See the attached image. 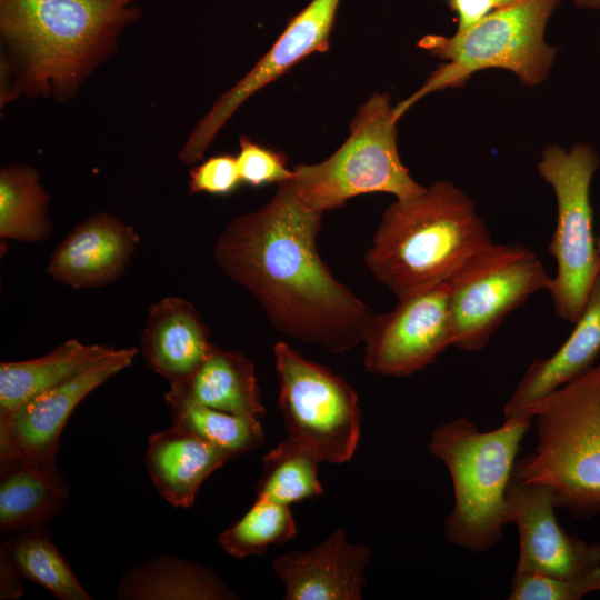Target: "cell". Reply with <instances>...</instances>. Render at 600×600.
I'll return each mask as SVG.
<instances>
[{"label":"cell","instance_id":"6da1fadb","mask_svg":"<svg viewBox=\"0 0 600 600\" xmlns=\"http://www.w3.org/2000/svg\"><path fill=\"white\" fill-rule=\"evenodd\" d=\"M322 216L301 202L289 180L281 182L270 201L228 223L213 257L276 330L342 353L362 342L374 312L322 261Z\"/></svg>","mask_w":600,"mask_h":600},{"label":"cell","instance_id":"8fae6325","mask_svg":"<svg viewBox=\"0 0 600 600\" xmlns=\"http://www.w3.org/2000/svg\"><path fill=\"white\" fill-rule=\"evenodd\" d=\"M450 284L441 282L398 299L389 312L373 314L362 343L364 368L386 377H407L422 370L452 347Z\"/></svg>","mask_w":600,"mask_h":600},{"label":"cell","instance_id":"277c9868","mask_svg":"<svg viewBox=\"0 0 600 600\" xmlns=\"http://www.w3.org/2000/svg\"><path fill=\"white\" fill-rule=\"evenodd\" d=\"M532 417L503 420L481 431L467 417L434 429L429 452L448 469L454 503L444 521L449 543L474 553L494 548L506 523V497L520 444Z\"/></svg>","mask_w":600,"mask_h":600},{"label":"cell","instance_id":"ba28073f","mask_svg":"<svg viewBox=\"0 0 600 600\" xmlns=\"http://www.w3.org/2000/svg\"><path fill=\"white\" fill-rule=\"evenodd\" d=\"M600 160L588 143L569 151L549 146L538 164L540 177L557 199V224L548 251L557 263L548 292L560 319L576 323L600 273L597 238L592 231L590 186Z\"/></svg>","mask_w":600,"mask_h":600},{"label":"cell","instance_id":"1f68e13d","mask_svg":"<svg viewBox=\"0 0 600 600\" xmlns=\"http://www.w3.org/2000/svg\"><path fill=\"white\" fill-rule=\"evenodd\" d=\"M514 1L517 0H451L449 3L458 18L457 31H462Z\"/></svg>","mask_w":600,"mask_h":600},{"label":"cell","instance_id":"f546056e","mask_svg":"<svg viewBox=\"0 0 600 600\" xmlns=\"http://www.w3.org/2000/svg\"><path fill=\"white\" fill-rule=\"evenodd\" d=\"M236 159L241 182L252 187L279 184L293 177V170L287 167V157L283 153L263 147L246 136L239 140Z\"/></svg>","mask_w":600,"mask_h":600},{"label":"cell","instance_id":"7402d4cb","mask_svg":"<svg viewBox=\"0 0 600 600\" xmlns=\"http://www.w3.org/2000/svg\"><path fill=\"white\" fill-rule=\"evenodd\" d=\"M108 344H86L69 339L39 358L0 363V418L38 394L73 378L112 354Z\"/></svg>","mask_w":600,"mask_h":600},{"label":"cell","instance_id":"5bb4252c","mask_svg":"<svg viewBox=\"0 0 600 600\" xmlns=\"http://www.w3.org/2000/svg\"><path fill=\"white\" fill-rule=\"evenodd\" d=\"M138 350L117 349L66 382L0 418V459L56 462L60 436L76 407L110 377L129 367Z\"/></svg>","mask_w":600,"mask_h":600},{"label":"cell","instance_id":"9a60e30c","mask_svg":"<svg viewBox=\"0 0 600 600\" xmlns=\"http://www.w3.org/2000/svg\"><path fill=\"white\" fill-rule=\"evenodd\" d=\"M139 241L130 224L107 212L94 213L56 247L47 273L77 290L112 284L124 274Z\"/></svg>","mask_w":600,"mask_h":600},{"label":"cell","instance_id":"ac0fdd59","mask_svg":"<svg viewBox=\"0 0 600 600\" xmlns=\"http://www.w3.org/2000/svg\"><path fill=\"white\" fill-rule=\"evenodd\" d=\"M571 334L549 358L530 363L503 407V418L530 416L529 408L596 366L600 354V273Z\"/></svg>","mask_w":600,"mask_h":600},{"label":"cell","instance_id":"e0dca14e","mask_svg":"<svg viewBox=\"0 0 600 600\" xmlns=\"http://www.w3.org/2000/svg\"><path fill=\"white\" fill-rule=\"evenodd\" d=\"M210 329L199 310L180 297L152 303L140 336L146 364L166 378L170 387L184 381L203 361L211 347Z\"/></svg>","mask_w":600,"mask_h":600},{"label":"cell","instance_id":"5b68a950","mask_svg":"<svg viewBox=\"0 0 600 600\" xmlns=\"http://www.w3.org/2000/svg\"><path fill=\"white\" fill-rule=\"evenodd\" d=\"M537 446L512 477L549 487L574 518L600 514V362L533 403Z\"/></svg>","mask_w":600,"mask_h":600},{"label":"cell","instance_id":"cb8c5ba5","mask_svg":"<svg viewBox=\"0 0 600 600\" xmlns=\"http://www.w3.org/2000/svg\"><path fill=\"white\" fill-rule=\"evenodd\" d=\"M0 572L33 581L61 600L91 599L51 541L47 524L13 532L1 543Z\"/></svg>","mask_w":600,"mask_h":600},{"label":"cell","instance_id":"2e32d148","mask_svg":"<svg viewBox=\"0 0 600 600\" xmlns=\"http://www.w3.org/2000/svg\"><path fill=\"white\" fill-rule=\"evenodd\" d=\"M371 549L347 540L338 528L309 551L278 556L272 569L287 600H360Z\"/></svg>","mask_w":600,"mask_h":600},{"label":"cell","instance_id":"52a82bcc","mask_svg":"<svg viewBox=\"0 0 600 600\" xmlns=\"http://www.w3.org/2000/svg\"><path fill=\"white\" fill-rule=\"evenodd\" d=\"M397 121L390 97L373 93L357 111L349 137L334 153L319 163L292 168L289 182L301 202L324 213L360 194L407 199L422 193L426 188L400 159Z\"/></svg>","mask_w":600,"mask_h":600},{"label":"cell","instance_id":"83f0119b","mask_svg":"<svg viewBox=\"0 0 600 600\" xmlns=\"http://www.w3.org/2000/svg\"><path fill=\"white\" fill-rule=\"evenodd\" d=\"M297 533L287 504L257 497L250 509L218 538L223 550L234 558L263 553L269 546H280Z\"/></svg>","mask_w":600,"mask_h":600},{"label":"cell","instance_id":"484cf974","mask_svg":"<svg viewBox=\"0 0 600 600\" xmlns=\"http://www.w3.org/2000/svg\"><path fill=\"white\" fill-rule=\"evenodd\" d=\"M163 398L174 424L234 458L264 443L258 418L217 410L167 392Z\"/></svg>","mask_w":600,"mask_h":600},{"label":"cell","instance_id":"8992f818","mask_svg":"<svg viewBox=\"0 0 600 600\" xmlns=\"http://www.w3.org/2000/svg\"><path fill=\"white\" fill-rule=\"evenodd\" d=\"M559 3L560 0H517L451 37H423L418 46L446 62L414 93L393 107L396 119L424 96L461 87L483 69L510 70L526 86L541 83L557 53L544 41V29Z\"/></svg>","mask_w":600,"mask_h":600},{"label":"cell","instance_id":"d6986e66","mask_svg":"<svg viewBox=\"0 0 600 600\" xmlns=\"http://www.w3.org/2000/svg\"><path fill=\"white\" fill-rule=\"evenodd\" d=\"M232 454L173 423L149 437L144 464L157 491L173 507L193 506L203 481Z\"/></svg>","mask_w":600,"mask_h":600},{"label":"cell","instance_id":"4fadbf2b","mask_svg":"<svg viewBox=\"0 0 600 600\" xmlns=\"http://www.w3.org/2000/svg\"><path fill=\"white\" fill-rule=\"evenodd\" d=\"M552 490L511 477L506 497V523L519 532L514 572L570 578L600 567V543L569 534L556 518Z\"/></svg>","mask_w":600,"mask_h":600},{"label":"cell","instance_id":"f1b7e54d","mask_svg":"<svg viewBox=\"0 0 600 600\" xmlns=\"http://www.w3.org/2000/svg\"><path fill=\"white\" fill-rule=\"evenodd\" d=\"M600 591V567L570 578L514 572L509 600H579Z\"/></svg>","mask_w":600,"mask_h":600},{"label":"cell","instance_id":"44dd1931","mask_svg":"<svg viewBox=\"0 0 600 600\" xmlns=\"http://www.w3.org/2000/svg\"><path fill=\"white\" fill-rule=\"evenodd\" d=\"M167 393L233 414L259 419L266 413L251 360L214 343L199 367Z\"/></svg>","mask_w":600,"mask_h":600},{"label":"cell","instance_id":"4316f807","mask_svg":"<svg viewBox=\"0 0 600 600\" xmlns=\"http://www.w3.org/2000/svg\"><path fill=\"white\" fill-rule=\"evenodd\" d=\"M257 497L287 504L322 494L318 479L321 459L306 444L287 438L262 458Z\"/></svg>","mask_w":600,"mask_h":600},{"label":"cell","instance_id":"7c38bea8","mask_svg":"<svg viewBox=\"0 0 600 600\" xmlns=\"http://www.w3.org/2000/svg\"><path fill=\"white\" fill-rule=\"evenodd\" d=\"M340 1L311 0L288 22L270 50L213 103L194 127L179 152V160L183 164L192 166L203 158L222 127L252 94L307 56L328 49Z\"/></svg>","mask_w":600,"mask_h":600},{"label":"cell","instance_id":"d4e9b609","mask_svg":"<svg viewBox=\"0 0 600 600\" xmlns=\"http://www.w3.org/2000/svg\"><path fill=\"white\" fill-rule=\"evenodd\" d=\"M50 196L31 166L11 163L0 171V238L27 243L46 241L52 231Z\"/></svg>","mask_w":600,"mask_h":600},{"label":"cell","instance_id":"7a4b0ae2","mask_svg":"<svg viewBox=\"0 0 600 600\" xmlns=\"http://www.w3.org/2000/svg\"><path fill=\"white\" fill-rule=\"evenodd\" d=\"M140 14L139 0H0L10 99L69 100Z\"/></svg>","mask_w":600,"mask_h":600},{"label":"cell","instance_id":"9c48e42d","mask_svg":"<svg viewBox=\"0 0 600 600\" xmlns=\"http://www.w3.org/2000/svg\"><path fill=\"white\" fill-rule=\"evenodd\" d=\"M538 254L520 243H491L450 280L452 347L480 351L516 309L551 284Z\"/></svg>","mask_w":600,"mask_h":600},{"label":"cell","instance_id":"d6a6232c","mask_svg":"<svg viewBox=\"0 0 600 600\" xmlns=\"http://www.w3.org/2000/svg\"><path fill=\"white\" fill-rule=\"evenodd\" d=\"M573 2L582 9L600 10V0H573Z\"/></svg>","mask_w":600,"mask_h":600},{"label":"cell","instance_id":"3957f363","mask_svg":"<svg viewBox=\"0 0 600 600\" xmlns=\"http://www.w3.org/2000/svg\"><path fill=\"white\" fill-rule=\"evenodd\" d=\"M491 243L472 200L453 183L437 181L384 210L364 262L401 299L449 281Z\"/></svg>","mask_w":600,"mask_h":600},{"label":"cell","instance_id":"ffe728a7","mask_svg":"<svg viewBox=\"0 0 600 600\" xmlns=\"http://www.w3.org/2000/svg\"><path fill=\"white\" fill-rule=\"evenodd\" d=\"M68 496V482L56 462L0 459L1 533L47 524L62 511Z\"/></svg>","mask_w":600,"mask_h":600},{"label":"cell","instance_id":"e575fe53","mask_svg":"<svg viewBox=\"0 0 600 600\" xmlns=\"http://www.w3.org/2000/svg\"><path fill=\"white\" fill-rule=\"evenodd\" d=\"M450 1H451V0H449V2H450Z\"/></svg>","mask_w":600,"mask_h":600},{"label":"cell","instance_id":"30bf717a","mask_svg":"<svg viewBox=\"0 0 600 600\" xmlns=\"http://www.w3.org/2000/svg\"><path fill=\"white\" fill-rule=\"evenodd\" d=\"M278 406L288 437L321 461H349L359 442L361 410L351 386L330 369L302 357L287 342L273 347Z\"/></svg>","mask_w":600,"mask_h":600},{"label":"cell","instance_id":"836d02e7","mask_svg":"<svg viewBox=\"0 0 600 600\" xmlns=\"http://www.w3.org/2000/svg\"><path fill=\"white\" fill-rule=\"evenodd\" d=\"M597 249H598V254H599V260H600V236L597 238Z\"/></svg>","mask_w":600,"mask_h":600},{"label":"cell","instance_id":"4dcf8cb0","mask_svg":"<svg viewBox=\"0 0 600 600\" xmlns=\"http://www.w3.org/2000/svg\"><path fill=\"white\" fill-rule=\"evenodd\" d=\"M237 159L232 154H217L193 166L189 171V192L229 194L240 186Z\"/></svg>","mask_w":600,"mask_h":600},{"label":"cell","instance_id":"603a6c76","mask_svg":"<svg viewBox=\"0 0 600 600\" xmlns=\"http://www.w3.org/2000/svg\"><path fill=\"white\" fill-rule=\"evenodd\" d=\"M118 599L221 600L236 599L210 569L171 556H161L129 570L120 580Z\"/></svg>","mask_w":600,"mask_h":600}]
</instances>
